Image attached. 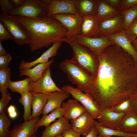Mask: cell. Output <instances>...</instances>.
<instances>
[{
	"instance_id": "ab89813d",
	"label": "cell",
	"mask_w": 137,
	"mask_h": 137,
	"mask_svg": "<svg viewBox=\"0 0 137 137\" xmlns=\"http://www.w3.org/2000/svg\"><path fill=\"white\" fill-rule=\"evenodd\" d=\"M13 39L9 32L4 25L0 21V41H2L9 39Z\"/></svg>"
},
{
	"instance_id": "9a60e30c",
	"label": "cell",
	"mask_w": 137,
	"mask_h": 137,
	"mask_svg": "<svg viewBox=\"0 0 137 137\" xmlns=\"http://www.w3.org/2000/svg\"><path fill=\"white\" fill-rule=\"evenodd\" d=\"M62 42L60 41L56 42L39 57L33 61L26 62L24 60H22L18 66L19 69L21 70L26 68H30L39 64L47 62L50 58L56 55L58 49L61 46Z\"/></svg>"
},
{
	"instance_id": "d6986e66",
	"label": "cell",
	"mask_w": 137,
	"mask_h": 137,
	"mask_svg": "<svg viewBox=\"0 0 137 137\" xmlns=\"http://www.w3.org/2000/svg\"><path fill=\"white\" fill-rule=\"evenodd\" d=\"M61 107L64 111V116L68 120L75 119L86 111L84 107L75 99L63 102Z\"/></svg>"
},
{
	"instance_id": "ffe728a7",
	"label": "cell",
	"mask_w": 137,
	"mask_h": 137,
	"mask_svg": "<svg viewBox=\"0 0 137 137\" xmlns=\"http://www.w3.org/2000/svg\"><path fill=\"white\" fill-rule=\"evenodd\" d=\"M81 35L89 38L100 37L98 28L99 22L96 16H86L83 18Z\"/></svg>"
},
{
	"instance_id": "816d5d0a",
	"label": "cell",
	"mask_w": 137,
	"mask_h": 137,
	"mask_svg": "<svg viewBox=\"0 0 137 137\" xmlns=\"http://www.w3.org/2000/svg\"><path fill=\"white\" fill-rule=\"evenodd\" d=\"M97 137H111V136H101L100 135H98Z\"/></svg>"
},
{
	"instance_id": "83f0119b",
	"label": "cell",
	"mask_w": 137,
	"mask_h": 137,
	"mask_svg": "<svg viewBox=\"0 0 137 137\" xmlns=\"http://www.w3.org/2000/svg\"><path fill=\"white\" fill-rule=\"evenodd\" d=\"M94 126L99 135L103 136H115L121 137H134L135 134L126 133L119 130L106 128L100 125L96 121H94Z\"/></svg>"
},
{
	"instance_id": "7dc6e473",
	"label": "cell",
	"mask_w": 137,
	"mask_h": 137,
	"mask_svg": "<svg viewBox=\"0 0 137 137\" xmlns=\"http://www.w3.org/2000/svg\"><path fill=\"white\" fill-rule=\"evenodd\" d=\"M7 111L8 114H9L16 111V110L15 106L11 105L8 108Z\"/></svg>"
},
{
	"instance_id": "5bb4252c",
	"label": "cell",
	"mask_w": 137,
	"mask_h": 137,
	"mask_svg": "<svg viewBox=\"0 0 137 137\" xmlns=\"http://www.w3.org/2000/svg\"><path fill=\"white\" fill-rule=\"evenodd\" d=\"M94 119L86 111L77 118L71 120L72 129L81 135L86 136L94 126Z\"/></svg>"
},
{
	"instance_id": "52a82bcc",
	"label": "cell",
	"mask_w": 137,
	"mask_h": 137,
	"mask_svg": "<svg viewBox=\"0 0 137 137\" xmlns=\"http://www.w3.org/2000/svg\"><path fill=\"white\" fill-rule=\"evenodd\" d=\"M62 90L57 86L51 77L50 66L47 68L40 79L36 81L31 80L29 84V91L32 94L42 93L49 94Z\"/></svg>"
},
{
	"instance_id": "d590c367",
	"label": "cell",
	"mask_w": 137,
	"mask_h": 137,
	"mask_svg": "<svg viewBox=\"0 0 137 137\" xmlns=\"http://www.w3.org/2000/svg\"><path fill=\"white\" fill-rule=\"evenodd\" d=\"M0 4L2 14H8L11 11L15 9L10 1L8 0H0Z\"/></svg>"
},
{
	"instance_id": "d4e9b609",
	"label": "cell",
	"mask_w": 137,
	"mask_h": 137,
	"mask_svg": "<svg viewBox=\"0 0 137 137\" xmlns=\"http://www.w3.org/2000/svg\"><path fill=\"white\" fill-rule=\"evenodd\" d=\"M48 95L42 93L33 94L31 102V118L39 117L43 113Z\"/></svg>"
},
{
	"instance_id": "484cf974",
	"label": "cell",
	"mask_w": 137,
	"mask_h": 137,
	"mask_svg": "<svg viewBox=\"0 0 137 137\" xmlns=\"http://www.w3.org/2000/svg\"><path fill=\"white\" fill-rule=\"evenodd\" d=\"M119 12L113 8L104 0H98L96 16L99 22L110 18Z\"/></svg>"
},
{
	"instance_id": "7c38bea8",
	"label": "cell",
	"mask_w": 137,
	"mask_h": 137,
	"mask_svg": "<svg viewBox=\"0 0 137 137\" xmlns=\"http://www.w3.org/2000/svg\"><path fill=\"white\" fill-rule=\"evenodd\" d=\"M123 23V17L119 12L100 22L98 24L100 37L114 35L124 31Z\"/></svg>"
},
{
	"instance_id": "681fc988",
	"label": "cell",
	"mask_w": 137,
	"mask_h": 137,
	"mask_svg": "<svg viewBox=\"0 0 137 137\" xmlns=\"http://www.w3.org/2000/svg\"><path fill=\"white\" fill-rule=\"evenodd\" d=\"M132 44L134 48L137 52V38L136 39L131 43Z\"/></svg>"
},
{
	"instance_id": "f907efd6",
	"label": "cell",
	"mask_w": 137,
	"mask_h": 137,
	"mask_svg": "<svg viewBox=\"0 0 137 137\" xmlns=\"http://www.w3.org/2000/svg\"><path fill=\"white\" fill-rule=\"evenodd\" d=\"M55 137H63V136L62 134H60Z\"/></svg>"
},
{
	"instance_id": "8fae6325",
	"label": "cell",
	"mask_w": 137,
	"mask_h": 137,
	"mask_svg": "<svg viewBox=\"0 0 137 137\" xmlns=\"http://www.w3.org/2000/svg\"><path fill=\"white\" fill-rule=\"evenodd\" d=\"M53 17L68 30V38L80 35L83 18L76 14H58Z\"/></svg>"
},
{
	"instance_id": "d6a6232c",
	"label": "cell",
	"mask_w": 137,
	"mask_h": 137,
	"mask_svg": "<svg viewBox=\"0 0 137 137\" xmlns=\"http://www.w3.org/2000/svg\"><path fill=\"white\" fill-rule=\"evenodd\" d=\"M11 124V121L5 111L0 114V137H7Z\"/></svg>"
},
{
	"instance_id": "6da1fadb",
	"label": "cell",
	"mask_w": 137,
	"mask_h": 137,
	"mask_svg": "<svg viewBox=\"0 0 137 137\" xmlns=\"http://www.w3.org/2000/svg\"><path fill=\"white\" fill-rule=\"evenodd\" d=\"M98 71L89 93L101 109L112 108L137 92V64L116 44L97 56Z\"/></svg>"
},
{
	"instance_id": "b9f144b4",
	"label": "cell",
	"mask_w": 137,
	"mask_h": 137,
	"mask_svg": "<svg viewBox=\"0 0 137 137\" xmlns=\"http://www.w3.org/2000/svg\"><path fill=\"white\" fill-rule=\"evenodd\" d=\"M62 135L63 137H80L81 134L72 128L64 132Z\"/></svg>"
},
{
	"instance_id": "2e32d148",
	"label": "cell",
	"mask_w": 137,
	"mask_h": 137,
	"mask_svg": "<svg viewBox=\"0 0 137 137\" xmlns=\"http://www.w3.org/2000/svg\"><path fill=\"white\" fill-rule=\"evenodd\" d=\"M126 113H118L105 110L97 119L101 125L106 128L118 130L119 124Z\"/></svg>"
},
{
	"instance_id": "7402d4cb",
	"label": "cell",
	"mask_w": 137,
	"mask_h": 137,
	"mask_svg": "<svg viewBox=\"0 0 137 137\" xmlns=\"http://www.w3.org/2000/svg\"><path fill=\"white\" fill-rule=\"evenodd\" d=\"M98 0H75V5L79 14L82 18L96 16Z\"/></svg>"
},
{
	"instance_id": "5b68a950",
	"label": "cell",
	"mask_w": 137,
	"mask_h": 137,
	"mask_svg": "<svg viewBox=\"0 0 137 137\" xmlns=\"http://www.w3.org/2000/svg\"><path fill=\"white\" fill-rule=\"evenodd\" d=\"M61 89L80 103L94 119H97L101 115L102 110L89 93H84L77 88L68 85L62 87Z\"/></svg>"
},
{
	"instance_id": "1f68e13d",
	"label": "cell",
	"mask_w": 137,
	"mask_h": 137,
	"mask_svg": "<svg viewBox=\"0 0 137 137\" xmlns=\"http://www.w3.org/2000/svg\"><path fill=\"white\" fill-rule=\"evenodd\" d=\"M11 70L10 68L0 69V92L2 95L8 93V83L10 80Z\"/></svg>"
},
{
	"instance_id": "8992f818",
	"label": "cell",
	"mask_w": 137,
	"mask_h": 137,
	"mask_svg": "<svg viewBox=\"0 0 137 137\" xmlns=\"http://www.w3.org/2000/svg\"><path fill=\"white\" fill-rule=\"evenodd\" d=\"M47 13L46 7L41 0H24L19 7L13 9L8 14L36 19L47 15Z\"/></svg>"
},
{
	"instance_id": "f546056e",
	"label": "cell",
	"mask_w": 137,
	"mask_h": 137,
	"mask_svg": "<svg viewBox=\"0 0 137 137\" xmlns=\"http://www.w3.org/2000/svg\"><path fill=\"white\" fill-rule=\"evenodd\" d=\"M30 79L27 77L23 80L12 81L10 80L8 82V88L14 92H18L20 94L29 91V84Z\"/></svg>"
},
{
	"instance_id": "4fadbf2b",
	"label": "cell",
	"mask_w": 137,
	"mask_h": 137,
	"mask_svg": "<svg viewBox=\"0 0 137 137\" xmlns=\"http://www.w3.org/2000/svg\"><path fill=\"white\" fill-rule=\"evenodd\" d=\"M39 119V117L31 118L27 122L18 124L10 130L7 137H31L37 131L36 125Z\"/></svg>"
},
{
	"instance_id": "c3c4849f",
	"label": "cell",
	"mask_w": 137,
	"mask_h": 137,
	"mask_svg": "<svg viewBox=\"0 0 137 137\" xmlns=\"http://www.w3.org/2000/svg\"><path fill=\"white\" fill-rule=\"evenodd\" d=\"M8 114L9 117L12 119L16 118L18 116V113L16 111Z\"/></svg>"
},
{
	"instance_id": "603a6c76",
	"label": "cell",
	"mask_w": 137,
	"mask_h": 137,
	"mask_svg": "<svg viewBox=\"0 0 137 137\" xmlns=\"http://www.w3.org/2000/svg\"><path fill=\"white\" fill-rule=\"evenodd\" d=\"M54 61V59L52 58L46 63L37 64L33 68H26L20 70L19 77L27 76L31 80L36 81L42 77L46 69L50 66Z\"/></svg>"
},
{
	"instance_id": "f35d334b",
	"label": "cell",
	"mask_w": 137,
	"mask_h": 137,
	"mask_svg": "<svg viewBox=\"0 0 137 137\" xmlns=\"http://www.w3.org/2000/svg\"><path fill=\"white\" fill-rule=\"evenodd\" d=\"M12 60V56L9 54L0 56V69L8 68L9 65Z\"/></svg>"
},
{
	"instance_id": "e575fe53",
	"label": "cell",
	"mask_w": 137,
	"mask_h": 137,
	"mask_svg": "<svg viewBox=\"0 0 137 137\" xmlns=\"http://www.w3.org/2000/svg\"><path fill=\"white\" fill-rule=\"evenodd\" d=\"M106 110L118 113H128L131 111L130 99L125 100L112 108Z\"/></svg>"
},
{
	"instance_id": "7bdbcfd3",
	"label": "cell",
	"mask_w": 137,
	"mask_h": 137,
	"mask_svg": "<svg viewBox=\"0 0 137 137\" xmlns=\"http://www.w3.org/2000/svg\"><path fill=\"white\" fill-rule=\"evenodd\" d=\"M104 1L111 7L118 10L121 0H104Z\"/></svg>"
},
{
	"instance_id": "8d00e7d4",
	"label": "cell",
	"mask_w": 137,
	"mask_h": 137,
	"mask_svg": "<svg viewBox=\"0 0 137 137\" xmlns=\"http://www.w3.org/2000/svg\"><path fill=\"white\" fill-rule=\"evenodd\" d=\"M135 6H137V0H121L118 10L120 12Z\"/></svg>"
},
{
	"instance_id": "7a4b0ae2",
	"label": "cell",
	"mask_w": 137,
	"mask_h": 137,
	"mask_svg": "<svg viewBox=\"0 0 137 137\" xmlns=\"http://www.w3.org/2000/svg\"><path fill=\"white\" fill-rule=\"evenodd\" d=\"M25 30L32 51L49 48L56 42L67 38L68 31L53 17L47 15L36 19L9 15Z\"/></svg>"
},
{
	"instance_id": "db71d44e",
	"label": "cell",
	"mask_w": 137,
	"mask_h": 137,
	"mask_svg": "<svg viewBox=\"0 0 137 137\" xmlns=\"http://www.w3.org/2000/svg\"><path fill=\"white\" fill-rule=\"evenodd\" d=\"M31 137H37L36 136H35V135H34L32 136Z\"/></svg>"
},
{
	"instance_id": "f5cc1de1",
	"label": "cell",
	"mask_w": 137,
	"mask_h": 137,
	"mask_svg": "<svg viewBox=\"0 0 137 137\" xmlns=\"http://www.w3.org/2000/svg\"><path fill=\"white\" fill-rule=\"evenodd\" d=\"M134 137H137V133L135 134Z\"/></svg>"
},
{
	"instance_id": "836d02e7",
	"label": "cell",
	"mask_w": 137,
	"mask_h": 137,
	"mask_svg": "<svg viewBox=\"0 0 137 137\" xmlns=\"http://www.w3.org/2000/svg\"><path fill=\"white\" fill-rule=\"evenodd\" d=\"M124 33L131 43L136 39L137 38V16Z\"/></svg>"
},
{
	"instance_id": "f6af8a7d",
	"label": "cell",
	"mask_w": 137,
	"mask_h": 137,
	"mask_svg": "<svg viewBox=\"0 0 137 137\" xmlns=\"http://www.w3.org/2000/svg\"><path fill=\"white\" fill-rule=\"evenodd\" d=\"M9 1L15 8H16L19 7L22 5L24 0H10Z\"/></svg>"
},
{
	"instance_id": "9c48e42d",
	"label": "cell",
	"mask_w": 137,
	"mask_h": 137,
	"mask_svg": "<svg viewBox=\"0 0 137 137\" xmlns=\"http://www.w3.org/2000/svg\"><path fill=\"white\" fill-rule=\"evenodd\" d=\"M45 5L47 15L53 17L58 14H76L75 0H41Z\"/></svg>"
},
{
	"instance_id": "f1b7e54d",
	"label": "cell",
	"mask_w": 137,
	"mask_h": 137,
	"mask_svg": "<svg viewBox=\"0 0 137 137\" xmlns=\"http://www.w3.org/2000/svg\"><path fill=\"white\" fill-rule=\"evenodd\" d=\"M64 115V111L62 107L56 109L49 114L43 115L42 117L38 120L36 127L37 129L43 126L46 127L49 125L56 119L63 116Z\"/></svg>"
},
{
	"instance_id": "60d3db41",
	"label": "cell",
	"mask_w": 137,
	"mask_h": 137,
	"mask_svg": "<svg viewBox=\"0 0 137 137\" xmlns=\"http://www.w3.org/2000/svg\"><path fill=\"white\" fill-rule=\"evenodd\" d=\"M131 111L137 114V92L130 98Z\"/></svg>"
},
{
	"instance_id": "3957f363",
	"label": "cell",
	"mask_w": 137,
	"mask_h": 137,
	"mask_svg": "<svg viewBox=\"0 0 137 137\" xmlns=\"http://www.w3.org/2000/svg\"><path fill=\"white\" fill-rule=\"evenodd\" d=\"M68 44L73 52L71 60L91 75L96 77L99 65L98 56L86 46L71 38H65L61 41Z\"/></svg>"
},
{
	"instance_id": "ee69618b",
	"label": "cell",
	"mask_w": 137,
	"mask_h": 137,
	"mask_svg": "<svg viewBox=\"0 0 137 137\" xmlns=\"http://www.w3.org/2000/svg\"><path fill=\"white\" fill-rule=\"evenodd\" d=\"M98 134V131L94 126L91 129L90 132L86 136L82 137H97Z\"/></svg>"
},
{
	"instance_id": "74e56055",
	"label": "cell",
	"mask_w": 137,
	"mask_h": 137,
	"mask_svg": "<svg viewBox=\"0 0 137 137\" xmlns=\"http://www.w3.org/2000/svg\"><path fill=\"white\" fill-rule=\"evenodd\" d=\"M11 99V96L9 93L2 95L0 99V114L5 111L9 102Z\"/></svg>"
},
{
	"instance_id": "bcb514c9",
	"label": "cell",
	"mask_w": 137,
	"mask_h": 137,
	"mask_svg": "<svg viewBox=\"0 0 137 137\" xmlns=\"http://www.w3.org/2000/svg\"><path fill=\"white\" fill-rule=\"evenodd\" d=\"M1 42L0 41V56L4 55L7 54V52L3 47Z\"/></svg>"
},
{
	"instance_id": "cb8c5ba5",
	"label": "cell",
	"mask_w": 137,
	"mask_h": 137,
	"mask_svg": "<svg viewBox=\"0 0 137 137\" xmlns=\"http://www.w3.org/2000/svg\"><path fill=\"white\" fill-rule=\"evenodd\" d=\"M118 130L128 133H137V114L132 111L126 113L119 124Z\"/></svg>"
},
{
	"instance_id": "30bf717a",
	"label": "cell",
	"mask_w": 137,
	"mask_h": 137,
	"mask_svg": "<svg viewBox=\"0 0 137 137\" xmlns=\"http://www.w3.org/2000/svg\"><path fill=\"white\" fill-rule=\"evenodd\" d=\"M0 20L18 45L28 44L29 40L25 30L19 24L11 19L8 14L2 13Z\"/></svg>"
},
{
	"instance_id": "e0dca14e",
	"label": "cell",
	"mask_w": 137,
	"mask_h": 137,
	"mask_svg": "<svg viewBox=\"0 0 137 137\" xmlns=\"http://www.w3.org/2000/svg\"><path fill=\"white\" fill-rule=\"evenodd\" d=\"M72 128L68 120L62 116L55 120L53 124L46 127L41 137H55Z\"/></svg>"
},
{
	"instance_id": "44dd1931",
	"label": "cell",
	"mask_w": 137,
	"mask_h": 137,
	"mask_svg": "<svg viewBox=\"0 0 137 137\" xmlns=\"http://www.w3.org/2000/svg\"><path fill=\"white\" fill-rule=\"evenodd\" d=\"M106 36L130 55L137 64V52L134 48L131 42L124 34V31L116 34Z\"/></svg>"
},
{
	"instance_id": "ac0fdd59",
	"label": "cell",
	"mask_w": 137,
	"mask_h": 137,
	"mask_svg": "<svg viewBox=\"0 0 137 137\" xmlns=\"http://www.w3.org/2000/svg\"><path fill=\"white\" fill-rule=\"evenodd\" d=\"M70 94L62 90L52 93L48 95L43 115L48 114L55 110L61 107L63 101L68 98Z\"/></svg>"
},
{
	"instance_id": "4dcf8cb0",
	"label": "cell",
	"mask_w": 137,
	"mask_h": 137,
	"mask_svg": "<svg viewBox=\"0 0 137 137\" xmlns=\"http://www.w3.org/2000/svg\"><path fill=\"white\" fill-rule=\"evenodd\" d=\"M123 19L124 31L137 16V6L132 7L119 12Z\"/></svg>"
},
{
	"instance_id": "ba28073f",
	"label": "cell",
	"mask_w": 137,
	"mask_h": 137,
	"mask_svg": "<svg viewBox=\"0 0 137 137\" xmlns=\"http://www.w3.org/2000/svg\"><path fill=\"white\" fill-rule=\"evenodd\" d=\"M69 38L87 47L97 56L107 47L115 44L106 36L89 38L79 35Z\"/></svg>"
},
{
	"instance_id": "4316f807",
	"label": "cell",
	"mask_w": 137,
	"mask_h": 137,
	"mask_svg": "<svg viewBox=\"0 0 137 137\" xmlns=\"http://www.w3.org/2000/svg\"><path fill=\"white\" fill-rule=\"evenodd\" d=\"M21 97L19 99V102L23 106L24 113L23 117L25 122L29 120L31 118V111L32 94L29 91L21 94Z\"/></svg>"
},
{
	"instance_id": "277c9868",
	"label": "cell",
	"mask_w": 137,
	"mask_h": 137,
	"mask_svg": "<svg viewBox=\"0 0 137 137\" xmlns=\"http://www.w3.org/2000/svg\"><path fill=\"white\" fill-rule=\"evenodd\" d=\"M59 67L69 80L76 85L77 88L84 93H89L96 77L88 73L71 59L64 60L60 63Z\"/></svg>"
}]
</instances>
